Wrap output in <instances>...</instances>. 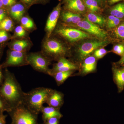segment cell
<instances>
[{
  "label": "cell",
  "instance_id": "obj_1",
  "mask_svg": "<svg viewBox=\"0 0 124 124\" xmlns=\"http://www.w3.org/2000/svg\"><path fill=\"white\" fill-rule=\"evenodd\" d=\"M4 75V81L0 86V95L11 109L23 103L24 93L13 73L6 69Z\"/></svg>",
  "mask_w": 124,
  "mask_h": 124
},
{
  "label": "cell",
  "instance_id": "obj_2",
  "mask_svg": "<svg viewBox=\"0 0 124 124\" xmlns=\"http://www.w3.org/2000/svg\"><path fill=\"white\" fill-rule=\"evenodd\" d=\"M50 90L49 88L38 87L24 93L23 103L32 111L39 115L43 104L46 102Z\"/></svg>",
  "mask_w": 124,
  "mask_h": 124
},
{
  "label": "cell",
  "instance_id": "obj_3",
  "mask_svg": "<svg viewBox=\"0 0 124 124\" xmlns=\"http://www.w3.org/2000/svg\"><path fill=\"white\" fill-rule=\"evenodd\" d=\"M112 41L111 39L103 40L91 38L81 41L75 49L76 56L79 62L83 61L95 50L106 46Z\"/></svg>",
  "mask_w": 124,
  "mask_h": 124
},
{
  "label": "cell",
  "instance_id": "obj_4",
  "mask_svg": "<svg viewBox=\"0 0 124 124\" xmlns=\"http://www.w3.org/2000/svg\"><path fill=\"white\" fill-rule=\"evenodd\" d=\"M12 121L10 124H38V114L31 111L23 103L8 112Z\"/></svg>",
  "mask_w": 124,
  "mask_h": 124
},
{
  "label": "cell",
  "instance_id": "obj_5",
  "mask_svg": "<svg viewBox=\"0 0 124 124\" xmlns=\"http://www.w3.org/2000/svg\"><path fill=\"white\" fill-rule=\"evenodd\" d=\"M43 51L42 53L51 61H58L69 53V49L66 45L55 39L46 40L43 45Z\"/></svg>",
  "mask_w": 124,
  "mask_h": 124
},
{
  "label": "cell",
  "instance_id": "obj_6",
  "mask_svg": "<svg viewBox=\"0 0 124 124\" xmlns=\"http://www.w3.org/2000/svg\"><path fill=\"white\" fill-rule=\"evenodd\" d=\"M59 36L71 43H76L92 38L90 35L80 29L65 25L59 27L56 30Z\"/></svg>",
  "mask_w": 124,
  "mask_h": 124
},
{
  "label": "cell",
  "instance_id": "obj_7",
  "mask_svg": "<svg viewBox=\"0 0 124 124\" xmlns=\"http://www.w3.org/2000/svg\"><path fill=\"white\" fill-rule=\"evenodd\" d=\"M27 59L28 64L36 70L48 75L50 69L49 66L51 60L42 53H32L27 55Z\"/></svg>",
  "mask_w": 124,
  "mask_h": 124
},
{
  "label": "cell",
  "instance_id": "obj_8",
  "mask_svg": "<svg viewBox=\"0 0 124 124\" xmlns=\"http://www.w3.org/2000/svg\"><path fill=\"white\" fill-rule=\"evenodd\" d=\"M77 26L81 30L88 33L94 38L101 39H110L109 34L106 31L102 29L98 25L89 22L86 18L82 19Z\"/></svg>",
  "mask_w": 124,
  "mask_h": 124
},
{
  "label": "cell",
  "instance_id": "obj_9",
  "mask_svg": "<svg viewBox=\"0 0 124 124\" xmlns=\"http://www.w3.org/2000/svg\"><path fill=\"white\" fill-rule=\"evenodd\" d=\"M25 53L11 50L9 51L6 61L1 65L2 68L8 67L21 66L28 64Z\"/></svg>",
  "mask_w": 124,
  "mask_h": 124
},
{
  "label": "cell",
  "instance_id": "obj_10",
  "mask_svg": "<svg viewBox=\"0 0 124 124\" xmlns=\"http://www.w3.org/2000/svg\"><path fill=\"white\" fill-rule=\"evenodd\" d=\"M78 69L77 66L72 62L69 61L65 57L61 58L54 65L52 69H50L48 75L58 72L74 71Z\"/></svg>",
  "mask_w": 124,
  "mask_h": 124
},
{
  "label": "cell",
  "instance_id": "obj_11",
  "mask_svg": "<svg viewBox=\"0 0 124 124\" xmlns=\"http://www.w3.org/2000/svg\"><path fill=\"white\" fill-rule=\"evenodd\" d=\"M61 10V4L59 3L54 8L49 15L46 22V29L48 38L49 37L52 32L56 26Z\"/></svg>",
  "mask_w": 124,
  "mask_h": 124
},
{
  "label": "cell",
  "instance_id": "obj_12",
  "mask_svg": "<svg viewBox=\"0 0 124 124\" xmlns=\"http://www.w3.org/2000/svg\"><path fill=\"white\" fill-rule=\"evenodd\" d=\"M64 102V95L59 92L51 89L46 103L49 106L60 109Z\"/></svg>",
  "mask_w": 124,
  "mask_h": 124
},
{
  "label": "cell",
  "instance_id": "obj_13",
  "mask_svg": "<svg viewBox=\"0 0 124 124\" xmlns=\"http://www.w3.org/2000/svg\"><path fill=\"white\" fill-rule=\"evenodd\" d=\"M113 81L117 86L119 93L124 89V66H117L113 63L112 67Z\"/></svg>",
  "mask_w": 124,
  "mask_h": 124
},
{
  "label": "cell",
  "instance_id": "obj_14",
  "mask_svg": "<svg viewBox=\"0 0 124 124\" xmlns=\"http://www.w3.org/2000/svg\"><path fill=\"white\" fill-rule=\"evenodd\" d=\"M97 64V59L93 55H89L83 61L81 68L82 75H86L95 71Z\"/></svg>",
  "mask_w": 124,
  "mask_h": 124
},
{
  "label": "cell",
  "instance_id": "obj_15",
  "mask_svg": "<svg viewBox=\"0 0 124 124\" xmlns=\"http://www.w3.org/2000/svg\"><path fill=\"white\" fill-rule=\"evenodd\" d=\"M65 7L67 10L78 14L85 12L86 8L82 0H67Z\"/></svg>",
  "mask_w": 124,
  "mask_h": 124
},
{
  "label": "cell",
  "instance_id": "obj_16",
  "mask_svg": "<svg viewBox=\"0 0 124 124\" xmlns=\"http://www.w3.org/2000/svg\"><path fill=\"white\" fill-rule=\"evenodd\" d=\"M61 17L62 20L66 24L71 25L77 24L82 19L80 14L76 13L67 10L62 12Z\"/></svg>",
  "mask_w": 124,
  "mask_h": 124
},
{
  "label": "cell",
  "instance_id": "obj_17",
  "mask_svg": "<svg viewBox=\"0 0 124 124\" xmlns=\"http://www.w3.org/2000/svg\"><path fill=\"white\" fill-rule=\"evenodd\" d=\"M41 113H42L43 121L51 117H56L61 119L63 116L60 113V109L49 106L42 107Z\"/></svg>",
  "mask_w": 124,
  "mask_h": 124
},
{
  "label": "cell",
  "instance_id": "obj_18",
  "mask_svg": "<svg viewBox=\"0 0 124 124\" xmlns=\"http://www.w3.org/2000/svg\"><path fill=\"white\" fill-rule=\"evenodd\" d=\"M112 39L116 42L124 43V20L115 28L110 30Z\"/></svg>",
  "mask_w": 124,
  "mask_h": 124
},
{
  "label": "cell",
  "instance_id": "obj_19",
  "mask_svg": "<svg viewBox=\"0 0 124 124\" xmlns=\"http://www.w3.org/2000/svg\"><path fill=\"white\" fill-rule=\"evenodd\" d=\"M110 15L124 20V1L117 3L109 9Z\"/></svg>",
  "mask_w": 124,
  "mask_h": 124
},
{
  "label": "cell",
  "instance_id": "obj_20",
  "mask_svg": "<svg viewBox=\"0 0 124 124\" xmlns=\"http://www.w3.org/2000/svg\"><path fill=\"white\" fill-rule=\"evenodd\" d=\"M25 12V7L21 4H15L10 10V15L16 20H20Z\"/></svg>",
  "mask_w": 124,
  "mask_h": 124
},
{
  "label": "cell",
  "instance_id": "obj_21",
  "mask_svg": "<svg viewBox=\"0 0 124 124\" xmlns=\"http://www.w3.org/2000/svg\"><path fill=\"white\" fill-rule=\"evenodd\" d=\"M85 18L89 22L99 26L103 27L106 25V19L97 14L90 12L86 14Z\"/></svg>",
  "mask_w": 124,
  "mask_h": 124
},
{
  "label": "cell",
  "instance_id": "obj_22",
  "mask_svg": "<svg viewBox=\"0 0 124 124\" xmlns=\"http://www.w3.org/2000/svg\"><path fill=\"white\" fill-rule=\"evenodd\" d=\"M74 71L58 72L50 74V75L54 78L58 86L63 84L64 81L73 74Z\"/></svg>",
  "mask_w": 124,
  "mask_h": 124
},
{
  "label": "cell",
  "instance_id": "obj_23",
  "mask_svg": "<svg viewBox=\"0 0 124 124\" xmlns=\"http://www.w3.org/2000/svg\"><path fill=\"white\" fill-rule=\"evenodd\" d=\"M86 9L91 13H97L101 11V6L97 0H82Z\"/></svg>",
  "mask_w": 124,
  "mask_h": 124
},
{
  "label": "cell",
  "instance_id": "obj_24",
  "mask_svg": "<svg viewBox=\"0 0 124 124\" xmlns=\"http://www.w3.org/2000/svg\"><path fill=\"white\" fill-rule=\"evenodd\" d=\"M28 46L29 42L27 40H17L12 44L11 48L12 50L24 52Z\"/></svg>",
  "mask_w": 124,
  "mask_h": 124
},
{
  "label": "cell",
  "instance_id": "obj_25",
  "mask_svg": "<svg viewBox=\"0 0 124 124\" xmlns=\"http://www.w3.org/2000/svg\"><path fill=\"white\" fill-rule=\"evenodd\" d=\"M106 19V26L110 31L115 28L122 21H124V20L111 15L108 16Z\"/></svg>",
  "mask_w": 124,
  "mask_h": 124
},
{
  "label": "cell",
  "instance_id": "obj_26",
  "mask_svg": "<svg viewBox=\"0 0 124 124\" xmlns=\"http://www.w3.org/2000/svg\"><path fill=\"white\" fill-rule=\"evenodd\" d=\"M13 24L12 20L9 18H6L0 22V31H11L13 28Z\"/></svg>",
  "mask_w": 124,
  "mask_h": 124
},
{
  "label": "cell",
  "instance_id": "obj_27",
  "mask_svg": "<svg viewBox=\"0 0 124 124\" xmlns=\"http://www.w3.org/2000/svg\"><path fill=\"white\" fill-rule=\"evenodd\" d=\"M116 42L113 46L111 52L121 57L124 53V43L121 42Z\"/></svg>",
  "mask_w": 124,
  "mask_h": 124
},
{
  "label": "cell",
  "instance_id": "obj_28",
  "mask_svg": "<svg viewBox=\"0 0 124 124\" xmlns=\"http://www.w3.org/2000/svg\"><path fill=\"white\" fill-rule=\"evenodd\" d=\"M20 22L22 26L26 29H31L34 26L33 21L28 17H23L20 20Z\"/></svg>",
  "mask_w": 124,
  "mask_h": 124
},
{
  "label": "cell",
  "instance_id": "obj_29",
  "mask_svg": "<svg viewBox=\"0 0 124 124\" xmlns=\"http://www.w3.org/2000/svg\"><path fill=\"white\" fill-rule=\"evenodd\" d=\"M109 51H108L103 47H101L95 50L93 52V56L96 59H100L104 57Z\"/></svg>",
  "mask_w": 124,
  "mask_h": 124
},
{
  "label": "cell",
  "instance_id": "obj_30",
  "mask_svg": "<svg viewBox=\"0 0 124 124\" xmlns=\"http://www.w3.org/2000/svg\"><path fill=\"white\" fill-rule=\"evenodd\" d=\"M11 110L7 103L0 95V113H3L4 112H7L8 113Z\"/></svg>",
  "mask_w": 124,
  "mask_h": 124
},
{
  "label": "cell",
  "instance_id": "obj_31",
  "mask_svg": "<svg viewBox=\"0 0 124 124\" xmlns=\"http://www.w3.org/2000/svg\"><path fill=\"white\" fill-rule=\"evenodd\" d=\"M15 33L16 36L22 37L25 36L26 32L24 28L22 26H19L16 28Z\"/></svg>",
  "mask_w": 124,
  "mask_h": 124
},
{
  "label": "cell",
  "instance_id": "obj_32",
  "mask_svg": "<svg viewBox=\"0 0 124 124\" xmlns=\"http://www.w3.org/2000/svg\"><path fill=\"white\" fill-rule=\"evenodd\" d=\"M60 118L54 117L49 118L41 124H59Z\"/></svg>",
  "mask_w": 124,
  "mask_h": 124
},
{
  "label": "cell",
  "instance_id": "obj_33",
  "mask_svg": "<svg viewBox=\"0 0 124 124\" xmlns=\"http://www.w3.org/2000/svg\"><path fill=\"white\" fill-rule=\"evenodd\" d=\"M8 39V35L6 31H0V43L6 41Z\"/></svg>",
  "mask_w": 124,
  "mask_h": 124
},
{
  "label": "cell",
  "instance_id": "obj_34",
  "mask_svg": "<svg viewBox=\"0 0 124 124\" xmlns=\"http://www.w3.org/2000/svg\"><path fill=\"white\" fill-rule=\"evenodd\" d=\"M3 5L11 6L13 5L16 2V0H2Z\"/></svg>",
  "mask_w": 124,
  "mask_h": 124
},
{
  "label": "cell",
  "instance_id": "obj_35",
  "mask_svg": "<svg viewBox=\"0 0 124 124\" xmlns=\"http://www.w3.org/2000/svg\"><path fill=\"white\" fill-rule=\"evenodd\" d=\"M113 63L119 66H124V53L119 60L116 62Z\"/></svg>",
  "mask_w": 124,
  "mask_h": 124
},
{
  "label": "cell",
  "instance_id": "obj_36",
  "mask_svg": "<svg viewBox=\"0 0 124 124\" xmlns=\"http://www.w3.org/2000/svg\"><path fill=\"white\" fill-rule=\"evenodd\" d=\"M7 115H4L3 113L0 115V124H6V118Z\"/></svg>",
  "mask_w": 124,
  "mask_h": 124
},
{
  "label": "cell",
  "instance_id": "obj_37",
  "mask_svg": "<svg viewBox=\"0 0 124 124\" xmlns=\"http://www.w3.org/2000/svg\"><path fill=\"white\" fill-rule=\"evenodd\" d=\"M124 1V0H107L109 6H112L115 4Z\"/></svg>",
  "mask_w": 124,
  "mask_h": 124
},
{
  "label": "cell",
  "instance_id": "obj_38",
  "mask_svg": "<svg viewBox=\"0 0 124 124\" xmlns=\"http://www.w3.org/2000/svg\"><path fill=\"white\" fill-rule=\"evenodd\" d=\"M6 13L4 10L2 9H0V22L4 19Z\"/></svg>",
  "mask_w": 124,
  "mask_h": 124
},
{
  "label": "cell",
  "instance_id": "obj_39",
  "mask_svg": "<svg viewBox=\"0 0 124 124\" xmlns=\"http://www.w3.org/2000/svg\"><path fill=\"white\" fill-rule=\"evenodd\" d=\"M2 67L0 65V86L2 85L4 79V73H2Z\"/></svg>",
  "mask_w": 124,
  "mask_h": 124
},
{
  "label": "cell",
  "instance_id": "obj_40",
  "mask_svg": "<svg viewBox=\"0 0 124 124\" xmlns=\"http://www.w3.org/2000/svg\"><path fill=\"white\" fill-rule=\"evenodd\" d=\"M23 2L26 4H29L31 3L33 0H21Z\"/></svg>",
  "mask_w": 124,
  "mask_h": 124
},
{
  "label": "cell",
  "instance_id": "obj_41",
  "mask_svg": "<svg viewBox=\"0 0 124 124\" xmlns=\"http://www.w3.org/2000/svg\"><path fill=\"white\" fill-rule=\"evenodd\" d=\"M3 3H2V0H0V9L3 6Z\"/></svg>",
  "mask_w": 124,
  "mask_h": 124
},
{
  "label": "cell",
  "instance_id": "obj_42",
  "mask_svg": "<svg viewBox=\"0 0 124 124\" xmlns=\"http://www.w3.org/2000/svg\"><path fill=\"white\" fill-rule=\"evenodd\" d=\"M97 0L99 4H100V5L101 6L102 5V2L101 0Z\"/></svg>",
  "mask_w": 124,
  "mask_h": 124
},
{
  "label": "cell",
  "instance_id": "obj_43",
  "mask_svg": "<svg viewBox=\"0 0 124 124\" xmlns=\"http://www.w3.org/2000/svg\"><path fill=\"white\" fill-rule=\"evenodd\" d=\"M101 0V1L102 3L103 2H104L105 1H106V0Z\"/></svg>",
  "mask_w": 124,
  "mask_h": 124
},
{
  "label": "cell",
  "instance_id": "obj_44",
  "mask_svg": "<svg viewBox=\"0 0 124 124\" xmlns=\"http://www.w3.org/2000/svg\"><path fill=\"white\" fill-rule=\"evenodd\" d=\"M37 0L40 1H41L45 0Z\"/></svg>",
  "mask_w": 124,
  "mask_h": 124
},
{
  "label": "cell",
  "instance_id": "obj_45",
  "mask_svg": "<svg viewBox=\"0 0 124 124\" xmlns=\"http://www.w3.org/2000/svg\"><path fill=\"white\" fill-rule=\"evenodd\" d=\"M2 113H0V115H1V114H2Z\"/></svg>",
  "mask_w": 124,
  "mask_h": 124
},
{
  "label": "cell",
  "instance_id": "obj_46",
  "mask_svg": "<svg viewBox=\"0 0 124 124\" xmlns=\"http://www.w3.org/2000/svg\"><path fill=\"white\" fill-rule=\"evenodd\" d=\"M66 0H65V1H66Z\"/></svg>",
  "mask_w": 124,
  "mask_h": 124
},
{
  "label": "cell",
  "instance_id": "obj_47",
  "mask_svg": "<svg viewBox=\"0 0 124 124\" xmlns=\"http://www.w3.org/2000/svg\"></svg>",
  "mask_w": 124,
  "mask_h": 124
}]
</instances>
